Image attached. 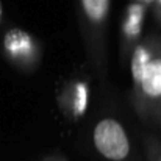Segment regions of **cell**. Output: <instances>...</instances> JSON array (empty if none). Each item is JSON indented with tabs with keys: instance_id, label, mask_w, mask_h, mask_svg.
I'll use <instances>...</instances> for the list:
<instances>
[{
	"instance_id": "6",
	"label": "cell",
	"mask_w": 161,
	"mask_h": 161,
	"mask_svg": "<svg viewBox=\"0 0 161 161\" xmlns=\"http://www.w3.org/2000/svg\"><path fill=\"white\" fill-rule=\"evenodd\" d=\"M149 6L139 0L127 5L120 22V58L127 61L135 46L144 36V20Z\"/></svg>"
},
{
	"instance_id": "9",
	"label": "cell",
	"mask_w": 161,
	"mask_h": 161,
	"mask_svg": "<svg viewBox=\"0 0 161 161\" xmlns=\"http://www.w3.org/2000/svg\"><path fill=\"white\" fill-rule=\"evenodd\" d=\"M152 124H157V125H160V127H161V99H160V102H158V105H157L155 113H153Z\"/></svg>"
},
{
	"instance_id": "10",
	"label": "cell",
	"mask_w": 161,
	"mask_h": 161,
	"mask_svg": "<svg viewBox=\"0 0 161 161\" xmlns=\"http://www.w3.org/2000/svg\"><path fill=\"white\" fill-rule=\"evenodd\" d=\"M42 161H67V158L63 157V155H59V153H55V155H50V157L44 158Z\"/></svg>"
},
{
	"instance_id": "3",
	"label": "cell",
	"mask_w": 161,
	"mask_h": 161,
	"mask_svg": "<svg viewBox=\"0 0 161 161\" xmlns=\"http://www.w3.org/2000/svg\"><path fill=\"white\" fill-rule=\"evenodd\" d=\"M96 150L108 161H127L131 155V141L124 125L114 117L100 119L92 130Z\"/></svg>"
},
{
	"instance_id": "5",
	"label": "cell",
	"mask_w": 161,
	"mask_h": 161,
	"mask_svg": "<svg viewBox=\"0 0 161 161\" xmlns=\"http://www.w3.org/2000/svg\"><path fill=\"white\" fill-rule=\"evenodd\" d=\"M91 99V85L89 80L83 75H74L67 78L58 89L56 103L61 114L69 122L81 120L89 108Z\"/></svg>"
},
{
	"instance_id": "1",
	"label": "cell",
	"mask_w": 161,
	"mask_h": 161,
	"mask_svg": "<svg viewBox=\"0 0 161 161\" xmlns=\"http://www.w3.org/2000/svg\"><path fill=\"white\" fill-rule=\"evenodd\" d=\"M80 30L89 64L102 85L107 81V24L111 0H78Z\"/></svg>"
},
{
	"instance_id": "12",
	"label": "cell",
	"mask_w": 161,
	"mask_h": 161,
	"mask_svg": "<svg viewBox=\"0 0 161 161\" xmlns=\"http://www.w3.org/2000/svg\"><path fill=\"white\" fill-rule=\"evenodd\" d=\"M139 2H142V3H144V5H147L149 8H150V6H152V3H153V0H139Z\"/></svg>"
},
{
	"instance_id": "8",
	"label": "cell",
	"mask_w": 161,
	"mask_h": 161,
	"mask_svg": "<svg viewBox=\"0 0 161 161\" xmlns=\"http://www.w3.org/2000/svg\"><path fill=\"white\" fill-rule=\"evenodd\" d=\"M150 8L153 9V17H155V20L161 25V0H153V3H152Z\"/></svg>"
},
{
	"instance_id": "2",
	"label": "cell",
	"mask_w": 161,
	"mask_h": 161,
	"mask_svg": "<svg viewBox=\"0 0 161 161\" xmlns=\"http://www.w3.org/2000/svg\"><path fill=\"white\" fill-rule=\"evenodd\" d=\"M2 53L5 59L19 72L33 74L41 64L42 46L30 31L20 27H11L3 33Z\"/></svg>"
},
{
	"instance_id": "11",
	"label": "cell",
	"mask_w": 161,
	"mask_h": 161,
	"mask_svg": "<svg viewBox=\"0 0 161 161\" xmlns=\"http://www.w3.org/2000/svg\"><path fill=\"white\" fill-rule=\"evenodd\" d=\"M3 19H5V14H3V5H2V0H0V27L3 24Z\"/></svg>"
},
{
	"instance_id": "4",
	"label": "cell",
	"mask_w": 161,
	"mask_h": 161,
	"mask_svg": "<svg viewBox=\"0 0 161 161\" xmlns=\"http://www.w3.org/2000/svg\"><path fill=\"white\" fill-rule=\"evenodd\" d=\"M161 99V47L150 61L149 67L144 72V77L136 88V91L130 92V102L138 117L152 124L153 113Z\"/></svg>"
},
{
	"instance_id": "7",
	"label": "cell",
	"mask_w": 161,
	"mask_h": 161,
	"mask_svg": "<svg viewBox=\"0 0 161 161\" xmlns=\"http://www.w3.org/2000/svg\"><path fill=\"white\" fill-rule=\"evenodd\" d=\"M144 147L150 161H161V139L155 135H149L144 138Z\"/></svg>"
}]
</instances>
